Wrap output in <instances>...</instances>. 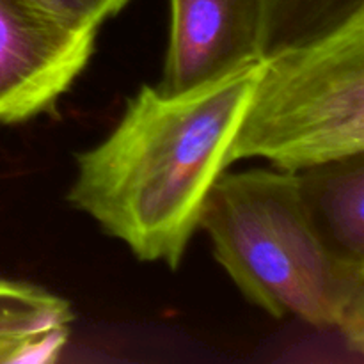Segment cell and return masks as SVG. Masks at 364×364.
Returning <instances> with one entry per match:
<instances>
[{"mask_svg": "<svg viewBox=\"0 0 364 364\" xmlns=\"http://www.w3.org/2000/svg\"><path fill=\"white\" fill-rule=\"evenodd\" d=\"M259 63L180 95L144 85L117 127L77 156L68 201L139 259L178 269L208 194L233 164Z\"/></svg>", "mask_w": 364, "mask_h": 364, "instance_id": "obj_1", "label": "cell"}, {"mask_svg": "<svg viewBox=\"0 0 364 364\" xmlns=\"http://www.w3.org/2000/svg\"><path fill=\"white\" fill-rule=\"evenodd\" d=\"M213 255L242 294L276 318L294 315L336 329L364 350V269L338 262L313 231L297 174L281 169L224 173L201 215Z\"/></svg>", "mask_w": 364, "mask_h": 364, "instance_id": "obj_2", "label": "cell"}, {"mask_svg": "<svg viewBox=\"0 0 364 364\" xmlns=\"http://www.w3.org/2000/svg\"><path fill=\"white\" fill-rule=\"evenodd\" d=\"M364 153V13L259 63L231 162L297 171Z\"/></svg>", "mask_w": 364, "mask_h": 364, "instance_id": "obj_3", "label": "cell"}, {"mask_svg": "<svg viewBox=\"0 0 364 364\" xmlns=\"http://www.w3.org/2000/svg\"><path fill=\"white\" fill-rule=\"evenodd\" d=\"M96 34L64 23L34 0H0V123L53 109L87 66Z\"/></svg>", "mask_w": 364, "mask_h": 364, "instance_id": "obj_4", "label": "cell"}, {"mask_svg": "<svg viewBox=\"0 0 364 364\" xmlns=\"http://www.w3.org/2000/svg\"><path fill=\"white\" fill-rule=\"evenodd\" d=\"M256 60H262V0H171L159 91L180 95Z\"/></svg>", "mask_w": 364, "mask_h": 364, "instance_id": "obj_5", "label": "cell"}, {"mask_svg": "<svg viewBox=\"0 0 364 364\" xmlns=\"http://www.w3.org/2000/svg\"><path fill=\"white\" fill-rule=\"evenodd\" d=\"M302 208L323 247L364 269V153L297 171Z\"/></svg>", "mask_w": 364, "mask_h": 364, "instance_id": "obj_6", "label": "cell"}, {"mask_svg": "<svg viewBox=\"0 0 364 364\" xmlns=\"http://www.w3.org/2000/svg\"><path fill=\"white\" fill-rule=\"evenodd\" d=\"M71 320L64 299L32 284L0 281V364L57 361Z\"/></svg>", "mask_w": 364, "mask_h": 364, "instance_id": "obj_7", "label": "cell"}, {"mask_svg": "<svg viewBox=\"0 0 364 364\" xmlns=\"http://www.w3.org/2000/svg\"><path fill=\"white\" fill-rule=\"evenodd\" d=\"M364 13V0H262V59L322 39Z\"/></svg>", "mask_w": 364, "mask_h": 364, "instance_id": "obj_8", "label": "cell"}, {"mask_svg": "<svg viewBox=\"0 0 364 364\" xmlns=\"http://www.w3.org/2000/svg\"><path fill=\"white\" fill-rule=\"evenodd\" d=\"M64 23L77 28H95L119 13L130 0H34Z\"/></svg>", "mask_w": 364, "mask_h": 364, "instance_id": "obj_9", "label": "cell"}]
</instances>
